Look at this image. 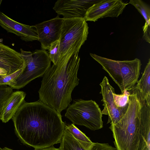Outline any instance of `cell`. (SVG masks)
Listing matches in <instances>:
<instances>
[{
    "instance_id": "cb8c5ba5",
    "label": "cell",
    "mask_w": 150,
    "mask_h": 150,
    "mask_svg": "<svg viewBox=\"0 0 150 150\" xmlns=\"http://www.w3.org/2000/svg\"><path fill=\"white\" fill-rule=\"evenodd\" d=\"M0 75L2 76H7V71L6 70L0 68Z\"/></svg>"
},
{
    "instance_id": "44dd1931",
    "label": "cell",
    "mask_w": 150,
    "mask_h": 150,
    "mask_svg": "<svg viewBox=\"0 0 150 150\" xmlns=\"http://www.w3.org/2000/svg\"><path fill=\"white\" fill-rule=\"evenodd\" d=\"M49 56L53 64H56L59 60V40L53 42L49 49Z\"/></svg>"
},
{
    "instance_id": "8992f818",
    "label": "cell",
    "mask_w": 150,
    "mask_h": 150,
    "mask_svg": "<svg viewBox=\"0 0 150 150\" xmlns=\"http://www.w3.org/2000/svg\"><path fill=\"white\" fill-rule=\"evenodd\" d=\"M102 115L95 101L78 99L74 100L67 108L65 116L74 124L95 131L103 127Z\"/></svg>"
},
{
    "instance_id": "52a82bcc",
    "label": "cell",
    "mask_w": 150,
    "mask_h": 150,
    "mask_svg": "<svg viewBox=\"0 0 150 150\" xmlns=\"http://www.w3.org/2000/svg\"><path fill=\"white\" fill-rule=\"evenodd\" d=\"M25 67L22 72L10 87L13 89L22 88L37 78L43 76L51 66L48 53L42 49L36 50L33 52L20 49Z\"/></svg>"
},
{
    "instance_id": "5b68a950",
    "label": "cell",
    "mask_w": 150,
    "mask_h": 150,
    "mask_svg": "<svg viewBox=\"0 0 150 150\" xmlns=\"http://www.w3.org/2000/svg\"><path fill=\"white\" fill-rule=\"evenodd\" d=\"M59 38L58 62L68 61L87 40L88 27L84 18H63Z\"/></svg>"
},
{
    "instance_id": "7c38bea8",
    "label": "cell",
    "mask_w": 150,
    "mask_h": 150,
    "mask_svg": "<svg viewBox=\"0 0 150 150\" xmlns=\"http://www.w3.org/2000/svg\"><path fill=\"white\" fill-rule=\"evenodd\" d=\"M0 25L8 32L20 36L26 42L38 40L37 31L31 26L18 22L0 12Z\"/></svg>"
},
{
    "instance_id": "603a6c76",
    "label": "cell",
    "mask_w": 150,
    "mask_h": 150,
    "mask_svg": "<svg viewBox=\"0 0 150 150\" xmlns=\"http://www.w3.org/2000/svg\"><path fill=\"white\" fill-rule=\"evenodd\" d=\"M34 150H61L59 148H55L53 146L42 148L40 149H35Z\"/></svg>"
},
{
    "instance_id": "ba28073f",
    "label": "cell",
    "mask_w": 150,
    "mask_h": 150,
    "mask_svg": "<svg viewBox=\"0 0 150 150\" xmlns=\"http://www.w3.org/2000/svg\"><path fill=\"white\" fill-rule=\"evenodd\" d=\"M127 4L121 0H100L88 9L84 18L95 22L100 18L118 17Z\"/></svg>"
},
{
    "instance_id": "277c9868",
    "label": "cell",
    "mask_w": 150,
    "mask_h": 150,
    "mask_svg": "<svg viewBox=\"0 0 150 150\" xmlns=\"http://www.w3.org/2000/svg\"><path fill=\"white\" fill-rule=\"evenodd\" d=\"M91 57L102 66L120 88L122 94L135 86L138 81L142 65L136 58L131 60H113L90 53Z\"/></svg>"
},
{
    "instance_id": "8fae6325",
    "label": "cell",
    "mask_w": 150,
    "mask_h": 150,
    "mask_svg": "<svg viewBox=\"0 0 150 150\" xmlns=\"http://www.w3.org/2000/svg\"><path fill=\"white\" fill-rule=\"evenodd\" d=\"M100 85L101 87L100 93L102 96L101 101H103V105L104 106L102 113L108 115L107 123L115 124L120 120L127 109L122 110L116 105L112 94L113 92L115 91L114 89L110 85L106 76L104 77Z\"/></svg>"
},
{
    "instance_id": "4fadbf2b",
    "label": "cell",
    "mask_w": 150,
    "mask_h": 150,
    "mask_svg": "<svg viewBox=\"0 0 150 150\" xmlns=\"http://www.w3.org/2000/svg\"><path fill=\"white\" fill-rule=\"evenodd\" d=\"M25 65L21 53L0 43V68L6 71L7 75Z\"/></svg>"
},
{
    "instance_id": "7402d4cb",
    "label": "cell",
    "mask_w": 150,
    "mask_h": 150,
    "mask_svg": "<svg viewBox=\"0 0 150 150\" xmlns=\"http://www.w3.org/2000/svg\"><path fill=\"white\" fill-rule=\"evenodd\" d=\"M25 67V65L15 72L10 75L5 76L0 78V84L8 85L9 86H12L14 81L22 72Z\"/></svg>"
},
{
    "instance_id": "7a4b0ae2",
    "label": "cell",
    "mask_w": 150,
    "mask_h": 150,
    "mask_svg": "<svg viewBox=\"0 0 150 150\" xmlns=\"http://www.w3.org/2000/svg\"><path fill=\"white\" fill-rule=\"evenodd\" d=\"M120 120L109 128L117 150H150V103L135 86Z\"/></svg>"
},
{
    "instance_id": "6da1fadb",
    "label": "cell",
    "mask_w": 150,
    "mask_h": 150,
    "mask_svg": "<svg viewBox=\"0 0 150 150\" xmlns=\"http://www.w3.org/2000/svg\"><path fill=\"white\" fill-rule=\"evenodd\" d=\"M12 119L21 142L35 149L60 143L66 125L61 113L39 100L24 101Z\"/></svg>"
},
{
    "instance_id": "d4e9b609",
    "label": "cell",
    "mask_w": 150,
    "mask_h": 150,
    "mask_svg": "<svg viewBox=\"0 0 150 150\" xmlns=\"http://www.w3.org/2000/svg\"><path fill=\"white\" fill-rule=\"evenodd\" d=\"M0 150H14L7 147H4L3 148H1L0 147Z\"/></svg>"
},
{
    "instance_id": "4316f807",
    "label": "cell",
    "mask_w": 150,
    "mask_h": 150,
    "mask_svg": "<svg viewBox=\"0 0 150 150\" xmlns=\"http://www.w3.org/2000/svg\"><path fill=\"white\" fill-rule=\"evenodd\" d=\"M2 1V0H0V4H1V2Z\"/></svg>"
},
{
    "instance_id": "ffe728a7",
    "label": "cell",
    "mask_w": 150,
    "mask_h": 150,
    "mask_svg": "<svg viewBox=\"0 0 150 150\" xmlns=\"http://www.w3.org/2000/svg\"><path fill=\"white\" fill-rule=\"evenodd\" d=\"M114 101L116 106L122 110L126 109L129 101V92L125 91L120 95L116 94L114 91L112 93Z\"/></svg>"
},
{
    "instance_id": "ac0fdd59",
    "label": "cell",
    "mask_w": 150,
    "mask_h": 150,
    "mask_svg": "<svg viewBox=\"0 0 150 150\" xmlns=\"http://www.w3.org/2000/svg\"><path fill=\"white\" fill-rule=\"evenodd\" d=\"M65 128L69 131L83 149L91 150L94 143L92 142L89 138L77 128L74 124L66 125Z\"/></svg>"
},
{
    "instance_id": "5bb4252c",
    "label": "cell",
    "mask_w": 150,
    "mask_h": 150,
    "mask_svg": "<svg viewBox=\"0 0 150 150\" xmlns=\"http://www.w3.org/2000/svg\"><path fill=\"white\" fill-rule=\"evenodd\" d=\"M26 94L24 91L13 92L6 102L3 109L1 120L6 123L12 118L15 113L25 101Z\"/></svg>"
},
{
    "instance_id": "e0dca14e",
    "label": "cell",
    "mask_w": 150,
    "mask_h": 150,
    "mask_svg": "<svg viewBox=\"0 0 150 150\" xmlns=\"http://www.w3.org/2000/svg\"><path fill=\"white\" fill-rule=\"evenodd\" d=\"M136 87L144 99L150 103V59L144 69L141 79L137 83Z\"/></svg>"
},
{
    "instance_id": "30bf717a",
    "label": "cell",
    "mask_w": 150,
    "mask_h": 150,
    "mask_svg": "<svg viewBox=\"0 0 150 150\" xmlns=\"http://www.w3.org/2000/svg\"><path fill=\"white\" fill-rule=\"evenodd\" d=\"M100 0H58L53 8L64 18H84L88 9Z\"/></svg>"
},
{
    "instance_id": "484cf974",
    "label": "cell",
    "mask_w": 150,
    "mask_h": 150,
    "mask_svg": "<svg viewBox=\"0 0 150 150\" xmlns=\"http://www.w3.org/2000/svg\"><path fill=\"white\" fill-rule=\"evenodd\" d=\"M4 76H2V75H0V78Z\"/></svg>"
},
{
    "instance_id": "9a60e30c",
    "label": "cell",
    "mask_w": 150,
    "mask_h": 150,
    "mask_svg": "<svg viewBox=\"0 0 150 150\" xmlns=\"http://www.w3.org/2000/svg\"><path fill=\"white\" fill-rule=\"evenodd\" d=\"M59 148L61 150H85L69 131L65 128ZM91 150H112L108 143H94Z\"/></svg>"
},
{
    "instance_id": "d6986e66",
    "label": "cell",
    "mask_w": 150,
    "mask_h": 150,
    "mask_svg": "<svg viewBox=\"0 0 150 150\" xmlns=\"http://www.w3.org/2000/svg\"><path fill=\"white\" fill-rule=\"evenodd\" d=\"M13 88L7 85L0 84V120L2 119V113L7 101L13 92Z\"/></svg>"
},
{
    "instance_id": "2e32d148",
    "label": "cell",
    "mask_w": 150,
    "mask_h": 150,
    "mask_svg": "<svg viewBox=\"0 0 150 150\" xmlns=\"http://www.w3.org/2000/svg\"><path fill=\"white\" fill-rule=\"evenodd\" d=\"M129 3L133 6L142 16L145 22L143 27V38L147 42H150V7L141 0H130Z\"/></svg>"
},
{
    "instance_id": "9c48e42d",
    "label": "cell",
    "mask_w": 150,
    "mask_h": 150,
    "mask_svg": "<svg viewBox=\"0 0 150 150\" xmlns=\"http://www.w3.org/2000/svg\"><path fill=\"white\" fill-rule=\"evenodd\" d=\"M63 18L57 16L50 20L31 26L36 29L41 48L49 50L51 44L59 39Z\"/></svg>"
},
{
    "instance_id": "3957f363",
    "label": "cell",
    "mask_w": 150,
    "mask_h": 150,
    "mask_svg": "<svg viewBox=\"0 0 150 150\" xmlns=\"http://www.w3.org/2000/svg\"><path fill=\"white\" fill-rule=\"evenodd\" d=\"M79 52L68 61L53 64L42 76L38 91L39 100L60 113L70 105L72 91L79 84Z\"/></svg>"
}]
</instances>
